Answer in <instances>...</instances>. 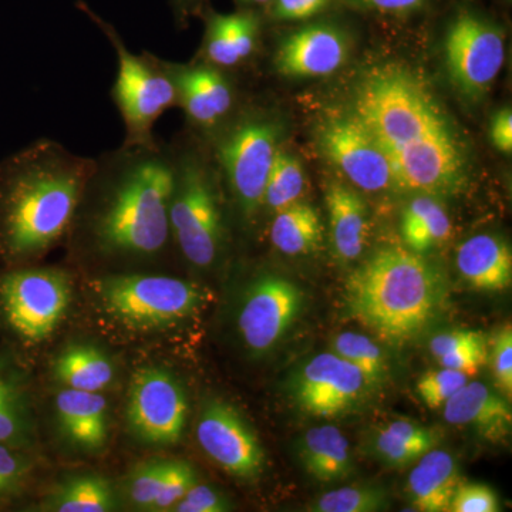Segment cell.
Listing matches in <instances>:
<instances>
[{
	"mask_svg": "<svg viewBox=\"0 0 512 512\" xmlns=\"http://www.w3.org/2000/svg\"><path fill=\"white\" fill-rule=\"evenodd\" d=\"M352 114L382 148L396 187L439 195L466 183L467 157L456 130L427 84L406 67L369 70L357 84Z\"/></svg>",
	"mask_w": 512,
	"mask_h": 512,
	"instance_id": "obj_1",
	"label": "cell"
},
{
	"mask_svg": "<svg viewBox=\"0 0 512 512\" xmlns=\"http://www.w3.org/2000/svg\"><path fill=\"white\" fill-rule=\"evenodd\" d=\"M96 168L49 138L0 163V259L26 265L55 247L72 227Z\"/></svg>",
	"mask_w": 512,
	"mask_h": 512,
	"instance_id": "obj_2",
	"label": "cell"
},
{
	"mask_svg": "<svg viewBox=\"0 0 512 512\" xmlns=\"http://www.w3.org/2000/svg\"><path fill=\"white\" fill-rule=\"evenodd\" d=\"M90 180L100 188L89 220L94 251L133 258L161 254L171 238L173 150L160 143L123 146L97 158Z\"/></svg>",
	"mask_w": 512,
	"mask_h": 512,
	"instance_id": "obj_3",
	"label": "cell"
},
{
	"mask_svg": "<svg viewBox=\"0 0 512 512\" xmlns=\"http://www.w3.org/2000/svg\"><path fill=\"white\" fill-rule=\"evenodd\" d=\"M444 296L440 269L409 248L379 249L345 286L350 316L394 345L417 338L436 318Z\"/></svg>",
	"mask_w": 512,
	"mask_h": 512,
	"instance_id": "obj_4",
	"label": "cell"
},
{
	"mask_svg": "<svg viewBox=\"0 0 512 512\" xmlns=\"http://www.w3.org/2000/svg\"><path fill=\"white\" fill-rule=\"evenodd\" d=\"M77 8L96 23L116 52L117 76L111 97L126 128L123 146H156L154 126L165 111L177 107V90L165 60L150 53L136 55L130 52L114 26L100 18L86 2L80 0Z\"/></svg>",
	"mask_w": 512,
	"mask_h": 512,
	"instance_id": "obj_5",
	"label": "cell"
},
{
	"mask_svg": "<svg viewBox=\"0 0 512 512\" xmlns=\"http://www.w3.org/2000/svg\"><path fill=\"white\" fill-rule=\"evenodd\" d=\"M90 288L110 318L136 330L170 328L207 301L200 286L174 276L106 275L94 279Z\"/></svg>",
	"mask_w": 512,
	"mask_h": 512,
	"instance_id": "obj_6",
	"label": "cell"
},
{
	"mask_svg": "<svg viewBox=\"0 0 512 512\" xmlns=\"http://www.w3.org/2000/svg\"><path fill=\"white\" fill-rule=\"evenodd\" d=\"M173 158L171 237L191 265L208 268L217 261L224 239L217 187L207 164L191 150H173Z\"/></svg>",
	"mask_w": 512,
	"mask_h": 512,
	"instance_id": "obj_7",
	"label": "cell"
},
{
	"mask_svg": "<svg viewBox=\"0 0 512 512\" xmlns=\"http://www.w3.org/2000/svg\"><path fill=\"white\" fill-rule=\"evenodd\" d=\"M72 288L59 269L8 266L0 271V330L25 348L45 342L66 316Z\"/></svg>",
	"mask_w": 512,
	"mask_h": 512,
	"instance_id": "obj_8",
	"label": "cell"
},
{
	"mask_svg": "<svg viewBox=\"0 0 512 512\" xmlns=\"http://www.w3.org/2000/svg\"><path fill=\"white\" fill-rule=\"evenodd\" d=\"M278 140L279 127L259 117L239 120L218 138L215 158L245 218L254 217L264 205Z\"/></svg>",
	"mask_w": 512,
	"mask_h": 512,
	"instance_id": "obj_9",
	"label": "cell"
},
{
	"mask_svg": "<svg viewBox=\"0 0 512 512\" xmlns=\"http://www.w3.org/2000/svg\"><path fill=\"white\" fill-rule=\"evenodd\" d=\"M448 76L468 99L484 97L505 62L503 32L470 10H461L448 26L444 39Z\"/></svg>",
	"mask_w": 512,
	"mask_h": 512,
	"instance_id": "obj_10",
	"label": "cell"
},
{
	"mask_svg": "<svg viewBox=\"0 0 512 512\" xmlns=\"http://www.w3.org/2000/svg\"><path fill=\"white\" fill-rule=\"evenodd\" d=\"M187 393L183 384L163 367L138 369L131 380L126 406L130 433L141 443L173 446L187 426Z\"/></svg>",
	"mask_w": 512,
	"mask_h": 512,
	"instance_id": "obj_11",
	"label": "cell"
},
{
	"mask_svg": "<svg viewBox=\"0 0 512 512\" xmlns=\"http://www.w3.org/2000/svg\"><path fill=\"white\" fill-rule=\"evenodd\" d=\"M372 384L355 366L335 353L311 357L293 373L289 393L301 412L316 419H336L365 402Z\"/></svg>",
	"mask_w": 512,
	"mask_h": 512,
	"instance_id": "obj_12",
	"label": "cell"
},
{
	"mask_svg": "<svg viewBox=\"0 0 512 512\" xmlns=\"http://www.w3.org/2000/svg\"><path fill=\"white\" fill-rule=\"evenodd\" d=\"M305 305V293L279 275H262L245 292L238 312V330L245 346L255 355L275 348Z\"/></svg>",
	"mask_w": 512,
	"mask_h": 512,
	"instance_id": "obj_13",
	"label": "cell"
},
{
	"mask_svg": "<svg viewBox=\"0 0 512 512\" xmlns=\"http://www.w3.org/2000/svg\"><path fill=\"white\" fill-rule=\"evenodd\" d=\"M195 436L202 451L229 476L252 481L264 471L265 453L258 436L244 416L224 400L205 403Z\"/></svg>",
	"mask_w": 512,
	"mask_h": 512,
	"instance_id": "obj_14",
	"label": "cell"
},
{
	"mask_svg": "<svg viewBox=\"0 0 512 512\" xmlns=\"http://www.w3.org/2000/svg\"><path fill=\"white\" fill-rule=\"evenodd\" d=\"M319 140L330 163L355 187L377 192L394 185L392 168L382 148L353 114L328 121L320 130Z\"/></svg>",
	"mask_w": 512,
	"mask_h": 512,
	"instance_id": "obj_15",
	"label": "cell"
},
{
	"mask_svg": "<svg viewBox=\"0 0 512 512\" xmlns=\"http://www.w3.org/2000/svg\"><path fill=\"white\" fill-rule=\"evenodd\" d=\"M349 43L332 25L316 23L286 36L276 50V72L286 77L329 76L346 63Z\"/></svg>",
	"mask_w": 512,
	"mask_h": 512,
	"instance_id": "obj_16",
	"label": "cell"
},
{
	"mask_svg": "<svg viewBox=\"0 0 512 512\" xmlns=\"http://www.w3.org/2000/svg\"><path fill=\"white\" fill-rule=\"evenodd\" d=\"M177 90V106L192 124L201 128L218 126L234 107L235 94L222 69L205 62H165Z\"/></svg>",
	"mask_w": 512,
	"mask_h": 512,
	"instance_id": "obj_17",
	"label": "cell"
},
{
	"mask_svg": "<svg viewBox=\"0 0 512 512\" xmlns=\"http://www.w3.org/2000/svg\"><path fill=\"white\" fill-rule=\"evenodd\" d=\"M55 412L60 433L74 448L89 454L106 448L110 436L106 397L64 387L57 393Z\"/></svg>",
	"mask_w": 512,
	"mask_h": 512,
	"instance_id": "obj_18",
	"label": "cell"
},
{
	"mask_svg": "<svg viewBox=\"0 0 512 512\" xmlns=\"http://www.w3.org/2000/svg\"><path fill=\"white\" fill-rule=\"evenodd\" d=\"M443 409L447 423L473 427L485 440L498 443L510 436V403L485 383L468 380L447 400Z\"/></svg>",
	"mask_w": 512,
	"mask_h": 512,
	"instance_id": "obj_19",
	"label": "cell"
},
{
	"mask_svg": "<svg viewBox=\"0 0 512 512\" xmlns=\"http://www.w3.org/2000/svg\"><path fill=\"white\" fill-rule=\"evenodd\" d=\"M258 15L251 9L234 13H208L202 55L218 69L239 66L255 52L259 36Z\"/></svg>",
	"mask_w": 512,
	"mask_h": 512,
	"instance_id": "obj_20",
	"label": "cell"
},
{
	"mask_svg": "<svg viewBox=\"0 0 512 512\" xmlns=\"http://www.w3.org/2000/svg\"><path fill=\"white\" fill-rule=\"evenodd\" d=\"M456 264L464 281L483 292H503L512 282L510 245L495 235L480 234L457 249Z\"/></svg>",
	"mask_w": 512,
	"mask_h": 512,
	"instance_id": "obj_21",
	"label": "cell"
},
{
	"mask_svg": "<svg viewBox=\"0 0 512 512\" xmlns=\"http://www.w3.org/2000/svg\"><path fill=\"white\" fill-rule=\"evenodd\" d=\"M417 461L407 481L410 503L421 512L450 511L454 493L461 484L456 458L433 448Z\"/></svg>",
	"mask_w": 512,
	"mask_h": 512,
	"instance_id": "obj_22",
	"label": "cell"
},
{
	"mask_svg": "<svg viewBox=\"0 0 512 512\" xmlns=\"http://www.w3.org/2000/svg\"><path fill=\"white\" fill-rule=\"evenodd\" d=\"M330 239L335 254L343 262H352L362 255L367 235L365 201L353 188L332 183L326 191Z\"/></svg>",
	"mask_w": 512,
	"mask_h": 512,
	"instance_id": "obj_23",
	"label": "cell"
},
{
	"mask_svg": "<svg viewBox=\"0 0 512 512\" xmlns=\"http://www.w3.org/2000/svg\"><path fill=\"white\" fill-rule=\"evenodd\" d=\"M302 466L322 483L345 480L353 468L348 437L338 427H315L306 431L299 443Z\"/></svg>",
	"mask_w": 512,
	"mask_h": 512,
	"instance_id": "obj_24",
	"label": "cell"
},
{
	"mask_svg": "<svg viewBox=\"0 0 512 512\" xmlns=\"http://www.w3.org/2000/svg\"><path fill=\"white\" fill-rule=\"evenodd\" d=\"M32 443V417L19 367L8 353H0V444L29 450Z\"/></svg>",
	"mask_w": 512,
	"mask_h": 512,
	"instance_id": "obj_25",
	"label": "cell"
},
{
	"mask_svg": "<svg viewBox=\"0 0 512 512\" xmlns=\"http://www.w3.org/2000/svg\"><path fill=\"white\" fill-rule=\"evenodd\" d=\"M53 375L67 389L100 393L113 383L110 357L92 345H72L53 363Z\"/></svg>",
	"mask_w": 512,
	"mask_h": 512,
	"instance_id": "obj_26",
	"label": "cell"
},
{
	"mask_svg": "<svg viewBox=\"0 0 512 512\" xmlns=\"http://www.w3.org/2000/svg\"><path fill=\"white\" fill-rule=\"evenodd\" d=\"M116 491L107 478L80 474L63 480L43 503V510L55 512H111L119 510Z\"/></svg>",
	"mask_w": 512,
	"mask_h": 512,
	"instance_id": "obj_27",
	"label": "cell"
},
{
	"mask_svg": "<svg viewBox=\"0 0 512 512\" xmlns=\"http://www.w3.org/2000/svg\"><path fill=\"white\" fill-rule=\"evenodd\" d=\"M322 238V220L312 205L298 201L276 212L271 227V239L274 247L282 254H311L320 247Z\"/></svg>",
	"mask_w": 512,
	"mask_h": 512,
	"instance_id": "obj_28",
	"label": "cell"
},
{
	"mask_svg": "<svg viewBox=\"0 0 512 512\" xmlns=\"http://www.w3.org/2000/svg\"><path fill=\"white\" fill-rule=\"evenodd\" d=\"M437 443L439 436L436 431L414 421L397 420L377 433L375 448L384 463L392 467H406L436 448Z\"/></svg>",
	"mask_w": 512,
	"mask_h": 512,
	"instance_id": "obj_29",
	"label": "cell"
},
{
	"mask_svg": "<svg viewBox=\"0 0 512 512\" xmlns=\"http://www.w3.org/2000/svg\"><path fill=\"white\" fill-rule=\"evenodd\" d=\"M450 234V217L430 195L414 198L403 212L402 238L407 248L417 254L446 241Z\"/></svg>",
	"mask_w": 512,
	"mask_h": 512,
	"instance_id": "obj_30",
	"label": "cell"
},
{
	"mask_svg": "<svg viewBox=\"0 0 512 512\" xmlns=\"http://www.w3.org/2000/svg\"><path fill=\"white\" fill-rule=\"evenodd\" d=\"M305 187V173L298 158L278 148L266 181L264 205L276 214L298 202Z\"/></svg>",
	"mask_w": 512,
	"mask_h": 512,
	"instance_id": "obj_31",
	"label": "cell"
},
{
	"mask_svg": "<svg viewBox=\"0 0 512 512\" xmlns=\"http://www.w3.org/2000/svg\"><path fill=\"white\" fill-rule=\"evenodd\" d=\"M332 352L360 370L372 386L387 375V360L382 349L362 333H339L332 340Z\"/></svg>",
	"mask_w": 512,
	"mask_h": 512,
	"instance_id": "obj_32",
	"label": "cell"
},
{
	"mask_svg": "<svg viewBox=\"0 0 512 512\" xmlns=\"http://www.w3.org/2000/svg\"><path fill=\"white\" fill-rule=\"evenodd\" d=\"M389 497L379 487H345L320 495L308 508L315 512H376L386 510Z\"/></svg>",
	"mask_w": 512,
	"mask_h": 512,
	"instance_id": "obj_33",
	"label": "cell"
},
{
	"mask_svg": "<svg viewBox=\"0 0 512 512\" xmlns=\"http://www.w3.org/2000/svg\"><path fill=\"white\" fill-rule=\"evenodd\" d=\"M33 467L28 450L0 444V507L12 504L26 493Z\"/></svg>",
	"mask_w": 512,
	"mask_h": 512,
	"instance_id": "obj_34",
	"label": "cell"
},
{
	"mask_svg": "<svg viewBox=\"0 0 512 512\" xmlns=\"http://www.w3.org/2000/svg\"><path fill=\"white\" fill-rule=\"evenodd\" d=\"M171 458L153 457L141 461L131 470L127 494L131 504L141 511H150L163 488Z\"/></svg>",
	"mask_w": 512,
	"mask_h": 512,
	"instance_id": "obj_35",
	"label": "cell"
},
{
	"mask_svg": "<svg viewBox=\"0 0 512 512\" xmlns=\"http://www.w3.org/2000/svg\"><path fill=\"white\" fill-rule=\"evenodd\" d=\"M468 382V376L457 370L441 367L424 373L417 382V392L429 409L437 410Z\"/></svg>",
	"mask_w": 512,
	"mask_h": 512,
	"instance_id": "obj_36",
	"label": "cell"
},
{
	"mask_svg": "<svg viewBox=\"0 0 512 512\" xmlns=\"http://www.w3.org/2000/svg\"><path fill=\"white\" fill-rule=\"evenodd\" d=\"M198 483L197 471L183 460H171L163 488L150 511H171L175 504Z\"/></svg>",
	"mask_w": 512,
	"mask_h": 512,
	"instance_id": "obj_37",
	"label": "cell"
},
{
	"mask_svg": "<svg viewBox=\"0 0 512 512\" xmlns=\"http://www.w3.org/2000/svg\"><path fill=\"white\" fill-rule=\"evenodd\" d=\"M488 359L491 360V369L498 387L508 397L512 393V328L505 325L498 330L491 345V353L488 352Z\"/></svg>",
	"mask_w": 512,
	"mask_h": 512,
	"instance_id": "obj_38",
	"label": "cell"
},
{
	"mask_svg": "<svg viewBox=\"0 0 512 512\" xmlns=\"http://www.w3.org/2000/svg\"><path fill=\"white\" fill-rule=\"evenodd\" d=\"M451 512H497L500 511L497 494L484 484L458 485L450 505Z\"/></svg>",
	"mask_w": 512,
	"mask_h": 512,
	"instance_id": "obj_39",
	"label": "cell"
},
{
	"mask_svg": "<svg viewBox=\"0 0 512 512\" xmlns=\"http://www.w3.org/2000/svg\"><path fill=\"white\" fill-rule=\"evenodd\" d=\"M231 504L224 495L210 485L195 484L188 493L174 505L175 512H227Z\"/></svg>",
	"mask_w": 512,
	"mask_h": 512,
	"instance_id": "obj_40",
	"label": "cell"
},
{
	"mask_svg": "<svg viewBox=\"0 0 512 512\" xmlns=\"http://www.w3.org/2000/svg\"><path fill=\"white\" fill-rule=\"evenodd\" d=\"M437 362L440 363L441 367L457 370V372L464 373L468 377L477 375L478 370L488 362L487 338L458 350L456 353L440 357Z\"/></svg>",
	"mask_w": 512,
	"mask_h": 512,
	"instance_id": "obj_41",
	"label": "cell"
},
{
	"mask_svg": "<svg viewBox=\"0 0 512 512\" xmlns=\"http://www.w3.org/2000/svg\"><path fill=\"white\" fill-rule=\"evenodd\" d=\"M332 0H271V16L282 22L315 18L329 8Z\"/></svg>",
	"mask_w": 512,
	"mask_h": 512,
	"instance_id": "obj_42",
	"label": "cell"
},
{
	"mask_svg": "<svg viewBox=\"0 0 512 512\" xmlns=\"http://www.w3.org/2000/svg\"><path fill=\"white\" fill-rule=\"evenodd\" d=\"M483 339H485L484 333L477 332V330H453V332L434 336L430 342V352L436 359H440V357L456 353Z\"/></svg>",
	"mask_w": 512,
	"mask_h": 512,
	"instance_id": "obj_43",
	"label": "cell"
},
{
	"mask_svg": "<svg viewBox=\"0 0 512 512\" xmlns=\"http://www.w3.org/2000/svg\"><path fill=\"white\" fill-rule=\"evenodd\" d=\"M357 8L387 13V15H409L419 12L429 0H348Z\"/></svg>",
	"mask_w": 512,
	"mask_h": 512,
	"instance_id": "obj_44",
	"label": "cell"
},
{
	"mask_svg": "<svg viewBox=\"0 0 512 512\" xmlns=\"http://www.w3.org/2000/svg\"><path fill=\"white\" fill-rule=\"evenodd\" d=\"M491 143L498 151L511 154L512 151V111L503 109L498 111L491 121Z\"/></svg>",
	"mask_w": 512,
	"mask_h": 512,
	"instance_id": "obj_45",
	"label": "cell"
},
{
	"mask_svg": "<svg viewBox=\"0 0 512 512\" xmlns=\"http://www.w3.org/2000/svg\"><path fill=\"white\" fill-rule=\"evenodd\" d=\"M207 0H170L174 19L178 26L187 25L191 16L197 15L204 8Z\"/></svg>",
	"mask_w": 512,
	"mask_h": 512,
	"instance_id": "obj_46",
	"label": "cell"
},
{
	"mask_svg": "<svg viewBox=\"0 0 512 512\" xmlns=\"http://www.w3.org/2000/svg\"><path fill=\"white\" fill-rule=\"evenodd\" d=\"M237 2L241 3L244 8H249V6L268 5L271 0H237Z\"/></svg>",
	"mask_w": 512,
	"mask_h": 512,
	"instance_id": "obj_47",
	"label": "cell"
}]
</instances>
